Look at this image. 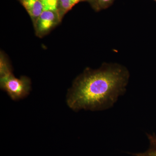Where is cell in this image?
Returning a JSON list of instances; mask_svg holds the SVG:
<instances>
[{
  "label": "cell",
  "mask_w": 156,
  "mask_h": 156,
  "mask_svg": "<svg viewBox=\"0 0 156 156\" xmlns=\"http://www.w3.org/2000/svg\"><path fill=\"white\" fill-rule=\"evenodd\" d=\"M129 77L127 68L119 63H104L96 69L87 68L69 89L68 105L76 112L111 108L126 92Z\"/></svg>",
  "instance_id": "obj_1"
},
{
  "label": "cell",
  "mask_w": 156,
  "mask_h": 156,
  "mask_svg": "<svg viewBox=\"0 0 156 156\" xmlns=\"http://www.w3.org/2000/svg\"><path fill=\"white\" fill-rule=\"evenodd\" d=\"M1 87L13 100L26 97L31 89L30 80L27 77H15L13 74L1 78Z\"/></svg>",
  "instance_id": "obj_2"
},
{
  "label": "cell",
  "mask_w": 156,
  "mask_h": 156,
  "mask_svg": "<svg viewBox=\"0 0 156 156\" xmlns=\"http://www.w3.org/2000/svg\"><path fill=\"white\" fill-rule=\"evenodd\" d=\"M61 21L57 11H43L34 24L37 36H44Z\"/></svg>",
  "instance_id": "obj_3"
},
{
  "label": "cell",
  "mask_w": 156,
  "mask_h": 156,
  "mask_svg": "<svg viewBox=\"0 0 156 156\" xmlns=\"http://www.w3.org/2000/svg\"><path fill=\"white\" fill-rule=\"evenodd\" d=\"M23 6L27 11L33 24L44 11L41 0H20Z\"/></svg>",
  "instance_id": "obj_4"
},
{
  "label": "cell",
  "mask_w": 156,
  "mask_h": 156,
  "mask_svg": "<svg viewBox=\"0 0 156 156\" xmlns=\"http://www.w3.org/2000/svg\"><path fill=\"white\" fill-rule=\"evenodd\" d=\"M86 1V0H58L57 12L60 19L73 7L78 3L81 2Z\"/></svg>",
  "instance_id": "obj_5"
},
{
  "label": "cell",
  "mask_w": 156,
  "mask_h": 156,
  "mask_svg": "<svg viewBox=\"0 0 156 156\" xmlns=\"http://www.w3.org/2000/svg\"><path fill=\"white\" fill-rule=\"evenodd\" d=\"M150 142L148 149L143 153L132 154L134 156H156V136L155 134H147Z\"/></svg>",
  "instance_id": "obj_6"
},
{
  "label": "cell",
  "mask_w": 156,
  "mask_h": 156,
  "mask_svg": "<svg viewBox=\"0 0 156 156\" xmlns=\"http://www.w3.org/2000/svg\"><path fill=\"white\" fill-rule=\"evenodd\" d=\"M115 0H86L96 12L107 9L112 5Z\"/></svg>",
  "instance_id": "obj_7"
},
{
  "label": "cell",
  "mask_w": 156,
  "mask_h": 156,
  "mask_svg": "<svg viewBox=\"0 0 156 156\" xmlns=\"http://www.w3.org/2000/svg\"><path fill=\"white\" fill-rule=\"evenodd\" d=\"M3 54L1 55V63H0V74L1 78L12 73L11 67L8 61Z\"/></svg>",
  "instance_id": "obj_8"
},
{
  "label": "cell",
  "mask_w": 156,
  "mask_h": 156,
  "mask_svg": "<svg viewBox=\"0 0 156 156\" xmlns=\"http://www.w3.org/2000/svg\"><path fill=\"white\" fill-rule=\"evenodd\" d=\"M44 11H57L58 0H41Z\"/></svg>",
  "instance_id": "obj_9"
},
{
  "label": "cell",
  "mask_w": 156,
  "mask_h": 156,
  "mask_svg": "<svg viewBox=\"0 0 156 156\" xmlns=\"http://www.w3.org/2000/svg\"><path fill=\"white\" fill-rule=\"evenodd\" d=\"M153 1H154V2H156V0H153Z\"/></svg>",
  "instance_id": "obj_10"
}]
</instances>
